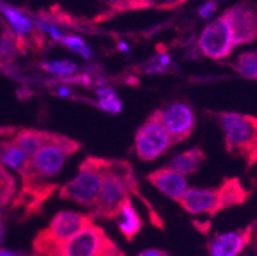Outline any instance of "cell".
<instances>
[{"instance_id":"6da1fadb","label":"cell","mask_w":257,"mask_h":256,"mask_svg":"<svg viewBox=\"0 0 257 256\" xmlns=\"http://www.w3.org/2000/svg\"><path fill=\"white\" fill-rule=\"evenodd\" d=\"M96 163L101 172V185L96 201L91 208V214L95 219H114L121 201L132 194L140 197L147 208L151 223L160 219V215H156L155 209L140 191L135 170L127 160L96 158Z\"/></svg>"},{"instance_id":"7a4b0ae2","label":"cell","mask_w":257,"mask_h":256,"mask_svg":"<svg viewBox=\"0 0 257 256\" xmlns=\"http://www.w3.org/2000/svg\"><path fill=\"white\" fill-rule=\"evenodd\" d=\"M81 149V144L69 137L54 133L53 140L29 156L20 170L22 185L49 182L62 170L65 160Z\"/></svg>"},{"instance_id":"3957f363","label":"cell","mask_w":257,"mask_h":256,"mask_svg":"<svg viewBox=\"0 0 257 256\" xmlns=\"http://www.w3.org/2000/svg\"><path fill=\"white\" fill-rule=\"evenodd\" d=\"M224 132L226 151L240 156L252 166L257 158V119L248 114L233 112L215 113Z\"/></svg>"},{"instance_id":"277c9868","label":"cell","mask_w":257,"mask_h":256,"mask_svg":"<svg viewBox=\"0 0 257 256\" xmlns=\"http://www.w3.org/2000/svg\"><path fill=\"white\" fill-rule=\"evenodd\" d=\"M62 256H125L120 247L95 223L74 234L60 247Z\"/></svg>"},{"instance_id":"5b68a950","label":"cell","mask_w":257,"mask_h":256,"mask_svg":"<svg viewBox=\"0 0 257 256\" xmlns=\"http://www.w3.org/2000/svg\"><path fill=\"white\" fill-rule=\"evenodd\" d=\"M100 185L101 172L97 166L96 156H88L79 165L77 177L60 187L59 197L91 209L97 199Z\"/></svg>"},{"instance_id":"8992f818","label":"cell","mask_w":257,"mask_h":256,"mask_svg":"<svg viewBox=\"0 0 257 256\" xmlns=\"http://www.w3.org/2000/svg\"><path fill=\"white\" fill-rule=\"evenodd\" d=\"M173 146L172 138L160 121L159 112L155 110L139 127L135 137V151L142 161H154Z\"/></svg>"},{"instance_id":"52a82bcc","label":"cell","mask_w":257,"mask_h":256,"mask_svg":"<svg viewBox=\"0 0 257 256\" xmlns=\"http://www.w3.org/2000/svg\"><path fill=\"white\" fill-rule=\"evenodd\" d=\"M198 48L205 56L214 60L226 59L234 46L232 28L224 16L210 22L198 39Z\"/></svg>"},{"instance_id":"ba28073f","label":"cell","mask_w":257,"mask_h":256,"mask_svg":"<svg viewBox=\"0 0 257 256\" xmlns=\"http://www.w3.org/2000/svg\"><path fill=\"white\" fill-rule=\"evenodd\" d=\"M158 112L161 123L172 138L173 145L186 141L195 131L196 116L188 103L175 100Z\"/></svg>"},{"instance_id":"9c48e42d","label":"cell","mask_w":257,"mask_h":256,"mask_svg":"<svg viewBox=\"0 0 257 256\" xmlns=\"http://www.w3.org/2000/svg\"><path fill=\"white\" fill-rule=\"evenodd\" d=\"M58 190L57 183L43 182L22 185V189L12 200V211L21 220L31 218L43 211V206Z\"/></svg>"},{"instance_id":"30bf717a","label":"cell","mask_w":257,"mask_h":256,"mask_svg":"<svg viewBox=\"0 0 257 256\" xmlns=\"http://www.w3.org/2000/svg\"><path fill=\"white\" fill-rule=\"evenodd\" d=\"M0 12L6 16L8 22L11 23L13 30L16 31L22 54L27 51V48H31L34 50H40L43 48L44 44H45L44 34L40 31L37 26L27 16L21 13L17 9L11 8V7L2 3H0Z\"/></svg>"},{"instance_id":"8fae6325","label":"cell","mask_w":257,"mask_h":256,"mask_svg":"<svg viewBox=\"0 0 257 256\" xmlns=\"http://www.w3.org/2000/svg\"><path fill=\"white\" fill-rule=\"evenodd\" d=\"M95 218L91 213H77V211H59L53 217L45 232L60 246L69 238L82 231L87 225L92 224Z\"/></svg>"},{"instance_id":"7c38bea8","label":"cell","mask_w":257,"mask_h":256,"mask_svg":"<svg viewBox=\"0 0 257 256\" xmlns=\"http://www.w3.org/2000/svg\"><path fill=\"white\" fill-rule=\"evenodd\" d=\"M232 28L234 46L249 44L257 36L256 11L249 4H238L223 14Z\"/></svg>"},{"instance_id":"4fadbf2b","label":"cell","mask_w":257,"mask_h":256,"mask_svg":"<svg viewBox=\"0 0 257 256\" xmlns=\"http://www.w3.org/2000/svg\"><path fill=\"white\" fill-rule=\"evenodd\" d=\"M254 232V223L242 229L214 234L207 242L209 256H239L249 245Z\"/></svg>"},{"instance_id":"5bb4252c","label":"cell","mask_w":257,"mask_h":256,"mask_svg":"<svg viewBox=\"0 0 257 256\" xmlns=\"http://www.w3.org/2000/svg\"><path fill=\"white\" fill-rule=\"evenodd\" d=\"M179 205L192 215L207 214L210 217L218 214V196L216 187L214 189H187L179 200Z\"/></svg>"},{"instance_id":"9a60e30c","label":"cell","mask_w":257,"mask_h":256,"mask_svg":"<svg viewBox=\"0 0 257 256\" xmlns=\"http://www.w3.org/2000/svg\"><path fill=\"white\" fill-rule=\"evenodd\" d=\"M147 181L155 186L161 194H164L175 203H179L187 190V180L184 176L163 166L146 176Z\"/></svg>"},{"instance_id":"2e32d148","label":"cell","mask_w":257,"mask_h":256,"mask_svg":"<svg viewBox=\"0 0 257 256\" xmlns=\"http://www.w3.org/2000/svg\"><path fill=\"white\" fill-rule=\"evenodd\" d=\"M219 211L228 208L242 205L251 196V191L243 186L239 178H225L219 187H216Z\"/></svg>"},{"instance_id":"e0dca14e","label":"cell","mask_w":257,"mask_h":256,"mask_svg":"<svg viewBox=\"0 0 257 256\" xmlns=\"http://www.w3.org/2000/svg\"><path fill=\"white\" fill-rule=\"evenodd\" d=\"M114 219L118 220L116 223H118L119 231L127 241H133L144 227V222L137 213L136 208L133 206L131 196L125 197L124 200L121 201Z\"/></svg>"},{"instance_id":"ac0fdd59","label":"cell","mask_w":257,"mask_h":256,"mask_svg":"<svg viewBox=\"0 0 257 256\" xmlns=\"http://www.w3.org/2000/svg\"><path fill=\"white\" fill-rule=\"evenodd\" d=\"M205 160H206V155L202 151V149L193 147V149L187 150V151L174 156L165 166L186 177V176L197 172L200 165Z\"/></svg>"},{"instance_id":"d6986e66","label":"cell","mask_w":257,"mask_h":256,"mask_svg":"<svg viewBox=\"0 0 257 256\" xmlns=\"http://www.w3.org/2000/svg\"><path fill=\"white\" fill-rule=\"evenodd\" d=\"M54 137V132L49 131H39L32 128H18L16 133L15 142L26 152L31 156L44 145L49 144Z\"/></svg>"},{"instance_id":"ffe728a7","label":"cell","mask_w":257,"mask_h":256,"mask_svg":"<svg viewBox=\"0 0 257 256\" xmlns=\"http://www.w3.org/2000/svg\"><path fill=\"white\" fill-rule=\"evenodd\" d=\"M21 51L17 35L9 27H4L0 34V65L11 64Z\"/></svg>"},{"instance_id":"44dd1931","label":"cell","mask_w":257,"mask_h":256,"mask_svg":"<svg viewBox=\"0 0 257 256\" xmlns=\"http://www.w3.org/2000/svg\"><path fill=\"white\" fill-rule=\"evenodd\" d=\"M29 159V155L26 154L15 141L9 142L6 146L3 151V156H2V166H7L13 170H17L20 173L21 169L26 164Z\"/></svg>"},{"instance_id":"7402d4cb","label":"cell","mask_w":257,"mask_h":256,"mask_svg":"<svg viewBox=\"0 0 257 256\" xmlns=\"http://www.w3.org/2000/svg\"><path fill=\"white\" fill-rule=\"evenodd\" d=\"M233 69H235L240 76L248 79L257 78V54L256 51H246L242 53L233 64Z\"/></svg>"},{"instance_id":"603a6c76","label":"cell","mask_w":257,"mask_h":256,"mask_svg":"<svg viewBox=\"0 0 257 256\" xmlns=\"http://www.w3.org/2000/svg\"><path fill=\"white\" fill-rule=\"evenodd\" d=\"M17 182L15 177L0 166V208L7 206L16 196Z\"/></svg>"},{"instance_id":"cb8c5ba5","label":"cell","mask_w":257,"mask_h":256,"mask_svg":"<svg viewBox=\"0 0 257 256\" xmlns=\"http://www.w3.org/2000/svg\"><path fill=\"white\" fill-rule=\"evenodd\" d=\"M41 68L46 70L48 73L57 74V76H71L77 72V65L69 60H51V62H44Z\"/></svg>"},{"instance_id":"d4e9b609","label":"cell","mask_w":257,"mask_h":256,"mask_svg":"<svg viewBox=\"0 0 257 256\" xmlns=\"http://www.w3.org/2000/svg\"><path fill=\"white\" fill-rule=\"evenodd\" d=\"M63 45L65 46L69 50L74 51L76 54H78L79 56H82L83 59H91L92 56V51L88 48V45L83 41L81 37L73 36V35H69V36H64L60 40Z\"/></svg>"},{"instance_id":"484cf974","label":"cell","mask_w":257,"mask_h":256,"mask_svg":"<svg viewBox=\"0 0 257 256\" xmlns=\"http://www.w3.org/2000/svg\"><path fill=\"white\" fill-rule=\"evenodd\" d=\"M97 107L101 110L111 113V114H118V113H120L123 104H121V100L116 95V93H113L110 95L104 96V98H99Z\"/></svg>"},{"instance_id":"4316f807","label":"cell","mask_w":257,"mask_h":256,"mask_svg":"<svg viewBox=\"0 0 257 256\" xmlns=\"http://www.w3.org/2000/svg\"><path fill=\"white\" fill-rule=\"evenodd\" d=\"M17 127H6L0 128V166H2V156L7 145L12 141H15L16 133H17Z\"/></svg>"},{"instance_id":"83f0119b","label":"cell","mask_w":257,"mask_h":256,"mask_svg":"<svg viewBox=\"0 0 257 256\" xmlns=\"http://www.w3.org/2000/svg\"><path fill=\"white\" fill-rule=\"evenodd\" d=\"M106 6L114 12H123L128 9H136L131 0H104Z\"/></svg>"},{"instance_id":"f1b7e54d","label":"cell","mask_w":257,"mask_h":256,"mask_svg":"<svg viewBox=\"0 0 257 256\" xmlns=\"http://www.w3.org/2000/svg\"><path fill=\"white\" fill-rule=\"evenodd\" d=\"M216 3L215 2H207L204 6L201 7L200 11H198V14H200L202 18H209L211 17V14L216 11Z\"/></svg>"},{"instance_id":"f546056e","label":"cell","mask_w":257,"mask_h":256,"mask_svg":"<svg viewBox=\"0 0 257 256\" xmlns=\"http://www.w3.org/2000/svg\"><path fill=\"white\" fill-rule=\"evenodd\" d=\"M137 256H169V253L163 250H159V248H147V250L140 252Z\"/></svg>"},{"instance_id":"4dcf8cb0","label":"cell","mask_w":257,"mask_h":256,"mask_svg":"<svg viewBox=\"0 0 257 256\" xmlns=\"http://www.w3.org/2000/svg\"><path fill=\"white\" fill-rule=\"evenodd\" d=\"M0 256H27L22 251L17 250H11V248H0Z\"/></svg>"},{"instance_id":"1f68e13d","label":"cell","mask_w":257,"mask_h":256,"mask_svg":"<svg viewBox=\"0 0 257 256\" xmlns=\"http://www.w3.org/2000/svg\"><path fill=\"white\" fill-rule=\"evenodd\" d=\"M135 6V8H147V7L154 6V0H131Z\"/></svg>"},{"instance_id":"d6a6232c","label":"cell","mask_w":257,"mask_h":256,"mask_svg":"<svg viewBox=\"0 0 257 256\" xmlns=\"http://www.w3.org/2000/svg\"><path fill=\"white\" fill-rule=\"evenodd\" d=\"M193 224H195V227L198 229V231L204 232V233H206V232L210 229V227H211V223L210 222L198 223L197 220H193Z\"/></svg>"},{"instance_id":"836d02e7","label":"cell","mask_w":257,"mask_h":256,"mask_svg":"<svg viewBox=\"0 0 257 256\" xmlns=\"http://www.w3.org/2000/svg\"><path fill=\"white\" fill-rule=\"evenodd\" d=\"M4 236H6V228H4L3 223H0V248L3 247Z\"/></svg>"},{"instance_id":"e575fe53","label":"cell","mask_w":257,"mask_h":256,"mask_svg":"<svg viewBox=\"0 0 257 256\" xmlns=\"http://www.w3.org/2000/svg\"><path fill=\"white\" fill-rule=\"evenodd\" d=\"M58 95H62V96H68L69 95V90L67 88H62L58 90Z\"/></svg>"},{"instance_id":"d590c367","label":"cell","mask_w":257,"mask_h":256,"mask_svg":"<svg viewBox=\"0 0 257 256\" xmlns=\"http://www.w3.org/2000/svg\"><path fill=\"white\" fill-rule=\"evenodd\" d=\"M34 256H62L60 253H40V252H35Z\"/></svg>"},{"instance_id":"8d00e7d4","label":"cell","mask_w":257,"mask_h":256,"mask_svg":"<svg viewBox=\"0 0 257 256\" xmlns=\"http://www.w3.org/2000/svg\"><path fill=\"white\" fill-rule=\"evenodd\" d=\"M119 46H120V48H119V49H120V50H128V46L127 45H125V44H124V42H120V44H119Z\"/></svg>"},{"instance_id":"74e56055","label":"cell","mask_w":257,"mask_h":256,"mask_svg":"<svg viewBox=\"0 0 257 256\" xmlns=\"http://www.w3.org/2000/svg\"><path fill=\"white\" fill-rule=\"evenodd\" d=\"M2 218H3V211H2V208H0V223H2Z\"/></svg>"},{"instance_id":"f35d334b","label":"cell","mask_w":257,"mask_h":256,"mask_svg":"<svg viewBox=\"0 0 257 256\" xmlns=\"http://www.w3.org/2000/svg\"><path fill=\"white\" fill-rule=\"evenodd\" d=\"M178 2H182V0H178Z\"/></svg>"}]
</instances>
